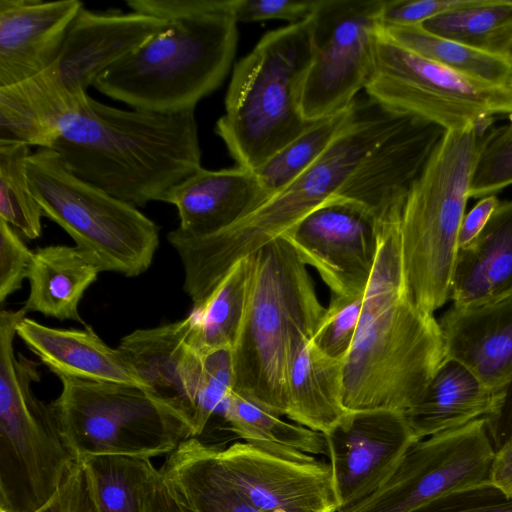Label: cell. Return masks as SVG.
<instances>
[{
    "instance_id": "obj_1",
    "label": "cell",
    "mask_w": 512,
    "mask_h": 512,
    "mask_svg": "<svg viewBox=\"0 0 512 512\" xmlns=\"http://www.w3.org/2000/svg\"><path fill=\"white\" fill-rule=\"evenodd\" d=\"M401 208L378 220L375 261L343 361L347 411H406L447 360L438 320L413 297L402 257Z\"/></svg>"
},
{
    "instance_id": "obj_2",
    "label": "cell",
    "mask_w": 512,
    "mask_h": 512,
    "mask_svg": "<svg viewBox=\"0 0 512 512\" xmlns=\"http://www.w3.org/2000/svg\"><path fill=\"white\" fill-rule=\"evenodd\" d=\"M78 178L133 206L163 195L201 168L194 109H119L89 95L53 148Z\"/></svg>"
},
{
    "instance_id": "obj_3",
    "label": "cell",
    "mask_w": 512,
    "mask_h": 512,
    "mask_svg": "<svg viewBox=\"0 0 512 512\" xmlns=\"http://www.w3.org/2000/svg\"><path fill=\"white\" fill-rule=\"evenodd\" d=\"M133 10L168 26L103 71L93 86L133 109H195L216 90L233 62L238 22L232 0H128Z\"/></svg>"
},
{
    "instance_id": "obj_4",
    "label": "cell",
    "mask_w": 512,
    "mask_h": 512,
    "mask_svg": "<svg viewBox=\"0 0 512 512\" xmlns=\"http://www.w3.org/2000/svg\"><path fill=\"white\" fill-rule=\"evenodd\" d=\"M243 321L232 347L233 390L279 416L287 411V382L300 345L325 312L308 266L280 237L251 255Z\"/></svg>"
},
{
    "instance_id": "obj_5",
    "label": "cell",
    "mask_w": 512,
    "mask_h": 512,
    "mask_svg": "<svg viewBox=\"0 0 512 512\" xmlns=\"http://www.w3.org/2000/svg\"><path fill=\"white\" fill-rule=\"evenodd\" d=\"M410 116L369 97L356 99L352 120L310 168L231 225L188 240V255L196 271L216 284L238 261L283 237L336 196L363 156Z\"/></svg>"
},
{
    "instance_id": "obj_6",
    "label": "cell",
    "mask_w": 512,
    "mask_h": 512,
    "mask_svg": "<svg viewBox=\"0 0 512 512\" xmlns=\"http://www.w3.org/2000/svg\"><path fill=\"white\" fill-rule=\"evenodd\" d=\"M311 61L309 18L266 33L236 63L215 132L237 166L255 171L313 122L301 107Z\"/></svg>"
},
{
    "instance_id": "obj_7",
    "label": "cell",
    "mask_w": 512,
    "mask_h": 512,
    "mask_svg": "<svg viewBox=\"0 0 512 512\" xmlns=\"http://www.w3.org/2000/svg\"><path fill=\"white\" fill-rule=\"evenodd\" d=\"M490 126L446 131L401 210L408 284L416 302L433 314L450 299L458 233L474 165Z\"/></svg>"
},
{
    "instance_id": "obj_8",
    "label": "cell",
    "mask_w": 512,
    "mask_h": 512,
    "mask_svg": "<svg viewBox=\"0 0 512 512\" xmlns=\"http://www.w3.org/2000/svg\"><path fill=\"white\" fill-rule=\"evenodd\" d=\"M23 309L0 313V512H34L57 491L78 463L61 435L50 404L31 385L38 364L13 341Z\"/></svg>"
},
{
    "instance_id": "obj_9",
    "label": "cell",
    "mask_w": 512,
    "mask_h": 512,
    "mask_svg": "<svg viewBox=\"0 0 512 512\" xmlns=\"http://www.w3.org/2000/svg\"><path fill=\"white\" fill-rule=\"evenodd\" d=\"M31 191L43 216L62 227L100 272L144 273L159 245V227L135 206L75 176L53 149L27 160Z\"/></svg>"
},
{
    "instance_id": "obj_10",
    "label": "cell",
    "mask_w": 512,
    "mask_h": 512,
    "mask_svg": "<svg viewBox=\"0 0 512 512\" xmlns=\"http://www.w3.org/2000/svg\"><path fill=\"white\" fill-rule=\"evenodd\" d=\"M58 378L62 390L50 405L77 462L98 455L156 457L194 437L185 418L144 388Z\"/></svg>"
},
{
    "instance_id": "obj_11",
    "label": "cell",
    "mask_w": 512,
    "mask_h": 512,
    "mask_svg": "<svg viewBox=\"0 0 512 512\" xmlns=\"http://www.w3.org/2000/svg\"><path fill=\"white\" fill-rule=\"evenodd\" d=\"M368 97L396 112L414 115L446 131L491 125L512 116V93L447 69L399 45L379 29Z\"/></svg>"
},
{
    "instance_id": "obj_12",
    "label": "cell",
    "mask_w": 512,
    "mask_h": 512,
    "mask_svg": "<svg viewBox=\"0 0 512 512\" xmlns=\"http://www.w3.org/2000/svg\"><path fill=\"white\" fill-rule=\"evenodd\" d=\"M385 0H320L310 18L312 61L301 98L306 120L350 107L373 69Z\"/></svg>"
},
{
    "instance_id": "obj_13",
    "label": "cell",
    "mask_w": 512,
    "mask_h": 512,
    "mask_svg": "<svg viewBox=\"0 0 512 512\" xmlns=\"http://www.w3.org/2000/svg\"><path fill=\"white\" fill-rule=\"evenodd\" d=\"M494 452L485 418L418 440L381 488L337 512H410L487 482Z\"/></svg>"
},
{
    "instance_id": "obj_14",
    "label": "cell",
    "mask_w": 512,
    "mask_h": 512,
    "mask_svg": "<svg viewBox=\"0 0 512 512\" xmlns=\"http://www.w3.org/2000/svg\"><path fill=\"white\" fill-rule=\"evenodd\" d=\"M207 464L252 504L266 512H337L340 507L329 463L293 457L237 441L226 448L196 438Z\"/></svg>"
},
{
    "instance_id": "obj_15",
    "label": "cell",
    "mask_w": 512,
    "mask_h": 512,
    "mask_svg": "<svg viewBox=\"0 0 512 512\" xmlns=\"http://www.w3.org/2000/svg\"><path fill=\"white\" fill-rule=\"evenodd\" d=\"M378 220L362 205L332 197L283 237L307 266L317 270L331 294L365 292L377 249Z\"/></svg>"
},
{
    "instance_id": "obj_16",
    "label": "cell",
    "mask_w": 512,
    "mask_h": 512,
    "mask_svg": "<svg viewBox=\"0 0 512 512\" xmlns=\"http://www.w3.org/2000/svg\"><path fill=\"white\" fill-rule=\"evenodd\" d=\"M323 435L340 503L338 510L381 488L416 442L404 411L388 409L348 411Z\"/></svg>"
},
{
    "instance_id": "obj_17",
    "label": "cell",
    "mask_w": 512,
    "mask_h": 512,
    "mask_svg": "<svg viewBox=\"0 0 512 512\" xmlns=\"http://www.w3.org/2000/svg\"><path fill=\"white\" fill-rule=\"evenodd\" d=\"M167 26L165 19L146 13H97L82 6L58 58L46 71L66 94L82 102L88 96L87 88L103 71Z\"/></svg>"
},
{
    "instance_id": "obj_18",
    "label": "cell",
    "mask_w": 512,
    "mask_h": 512,
    "mask_svg": "<svg viewBox=\"0 0 512 512\" xmlns=\"http://www.w3.org/2000/svg\"><path fill=\"white\" fill-rule=\"evenodd\" d=\"M445 133L441 126L411 115L363 156L337 195L362 205L377 220L403 207Z\"/></svg>"
},
{
    "instance_id": "obj_19",
    "label": "cell",
    "mask_w": 512,
    "mask_h": 512,
    "mask_svg": "<svg viewBox=\"0 0 512 512\" xmlns=\"http://www.w3.org/2000/svg\"><path fill=\"white\" fill-rule=\"evenodd\" d=\"M188 332L186 317L153 328L137 329L124 336L117 348L135 370L145 390L178 412L192 427L202 354L190 344Z\"/></svg>"
},
{
    "instance_id": "obj_20",
    "label": "cell",
    "mask_w": 512,
    "mask_h": 512,
    "mask_svg": "<svg viewBox=\"0 0 512 512\" xmlns=\"http://www.w3.org/2000/svg\"><path fill=\"white\" fill-rule=\"evenodd\" d=\"M82 6L79 0H0V88L47 70Z\"/></svg>"
},
{
    "instance_id": "obj_21",
    "label": "cell",
    "mask_w": 512,
    "mask_h": 512,
    "mask_svg": "<svg viewBox=\"0 0 512 512\" xmlns=\"http://www.w3.org/2000/svg\"><path fill=\"white\" fill-rule=\"evenodd\" d=\"M447 360L493 389L512 382V293L493 302L451 306L438 320Z\"/></svg>"
},
{
    "instance_id": "obj_22",
    "label": "cell",
    "mask_w": 512,
    "mask_h": 512,
    "mask_svg": "<svg viewBox=\"0 0 512 512\" xmlns=\"http://www.w3.org/2000/svg\"><path fill=\"white\" fill-rule=\"evenodd\" d=\"M268 197L255 172L236 165L201 167L167 190L161 201L177 208L180 234L200 237L231 225Z\"/></svg>"
},
{
    "instance_id": "obj_23",
    "label": "cell",
    "mask_w": 512,
    "mask_h": 512,
    "mask_svg": "<svg viewBox=\"0 0 512 512\" xmlns=\"http://www.w3.org/2000/svg\"><path fill=\"white\" fill-rule=\"evenodd\" d=\"M17 335L58 377L145 389L123 353L107 345L89 325L84 329H60L25 317L17 326Z\"/></svg>"
},
{
    "instance_id": "obj_24",
    "label": "cell",
    "mask_w": 512,
    "mask_h": 512,
    "mask_svg": "<svg viewBox=\"0 0 512 512\" xmlns=\"http://www.w3.org/2000/svg\"><path fill=\"white\" fill-rule=\"evenodd\" d=\"M512 293V201L498 205L479 235L457 251L450 289L454 307L499 300Z\"/></svg>"
},
{
    "instance_id": "obj_25",
    "label": "cell",
    "mask_w": 512,
    "mask_h": 512,
    "mask_svg": "<svg viewBox=\"0 0 512 512\" xmlns=\"http://www.w3.org/2000/svg\"><path fill=\"white\" fill-rule=\"evenodd\" d=\"M505 389L490 388L461 364L446 360L420 400L404 413L418 441L495 414Z\"/></svg>"
},
{
    "instance_id": "obj_26",
    "label": "cell",
    "mask_w": 512,
    "mask_h": 512,
    "mask_svg": "<svg viewBox=\"0 0 512 512\" xmlns=\"http://www.w3.org/2000/svg\"><path fill=\"white\" fill-rule=\"evenodd\" d=\"M343 359L326 355L306 339L289 369L287 411L294 423L328 433L347 413L344 406Z\"/></svg>"
},
{
    "instance_id": "obj_27",
    "label": "cell",
    "mask_w": 512,
    "mask_h": 512,
    "mask_svg": "<svg viewBox=\"0 0 512 512\" xmlns=\"http://www.w3.org/2000/svg\"><path fill=\"white\" fill-rule=\"evenodd\" d=\"M100 270L76 246L50 245L32 251L26 313L83 323L79 303Z\"/></svg>"
},
{
    "instance_id": "obj_28",
    "label": "cell",
    "mask_w": 512,
    "mask_h": 512,
    "mask_svg": "<svg viewBox=\"0 0 512 512\" xmlns=\"http://www.w3.org/2000/svg\"><path fill=\"white\" fill-rule=\"evenodd\" d=\"M159 471L172 492L196 512H266L207 464L195 437L181 442Z\"/></svg>"
},
{
    "instance_id": "obj_29",
    "label": "cell",
    "mask_w": 512,
    "mask_h": 512,
    "mask_svg": "<svg viewBox=\"0 0 512 512\" xmlns=\"http://www.w3.org/2000/svg\"><path fill=\"white\" fill-rule=\"evenodd\" d=\"M221 416L228 430L245 442L278 454L303 457L325 455L324 435L297 423H289L272 411L234 390L230 393Z\"/></svg>"
},
{
    "instance_id": "obj_30",
    "label": "cell",
    "mask_w": 512,
    "mask_h": 512,
    "mask_svg": "<svg viewBox=\"0 0 512 512\" xmlns=\"http://www.w3.org/2000/svg\"><path fill=\"white\" fill-rule=\"evenodd\" d=\"M251 257L234 264L211 294L187 316L188 340L199 353L233 347L246 310Z\"/></svg>"
},
{
    "instance_id": "obj_31",
    "label": "cell",
    "mask_w": 512,
    "mask_h": 512,
    "mask_svg": "<svg viewBox=\"0 0 512 512\" xmlns=\"http://www.w3.org/2000/svg\"><path fill=\"white\" fill-rule=\"evenodd\" d=\"M99 512H144L159 474L147 457L98 455L83 459Z\"/></svg>"
},
{
    "instance_id": "obj_32",
    "label": "cell",
    "mask_w": 512,
    "mask_h": 512,
    "mask_svg": "<svg viewBox=\"0 0 512 512\" xmlns=\"http://www.w3.org/2000/svg\"><path fill=\"white\" fill-rule=\"evenodd\" d=\"M420 26L437 36L500 56L512 39V0H472Z\"/></svg>"
},
{
    "instance_id": "obj_33",
    "label": "cell",
    "mask_w": 512,
    "mask_h": 512,
    "mask_svg": "<svg viewBox=\"0 0 512 512\" xmlns=\"http://www.w3.org/2000/svg\"><path fill=\"white\" fill-rule=\"evenodd\" d=\"M381 28L393 41L430 61L463 76L504 86L509 62L503 57L437 36L420 25Z\"/></svg>"
},
{
    "instance_id": "obj_34",
    "label": "cell",
    "mask_w": 512,
    "mask_h": 512,
    "mask_svg": "<svg viewBox=\"0 0 512 512\" xmlns=\"http://www.w3.org/2000/svg\"><path fill=\"white\" fill-rule=\"evenodd\" d=\"M355 102L343 111L313 121L254 171L269 197L294 181L328 150L352 120Z\"/></svg>"
},
{
    "instance_id": "obj_35",
    "label": "cell",
    "mask_w": 512,
    "mask_h": 512,
    "mask_svg": "<svg viewBox=\"0 0 512 512\" xmlns=\"http://www.w3.org/2000/svg\"><path fill=\"white\" fill-rule=\"evenodd\" d=\"M29 147L22 142L0 140V219L33 240L42 234L43 212L27 175Z\"/></svg>"
},
{
    "instance_id": "obj_36",
    "label": "cell",
    "mask_w": 512,
    "mask_h": 512,
    "mask_svg": "<svg viewBox=\"0 0 512 512\" xmlns=\"http://www.w3.org/2000/svg\"><path fill=\"white\" fill-rule=\"evenodd\" d=\"M512 185V121L489 129L481 144L469 187V197L496 195Z\"/></svg>"
},
{
    "instance_id": "obj_37",
    "label": "cell",
    "mask_w": 512,
    "mask_h": 512,
    "mask_svg": "<svg viewBox=\"0 0 512 512\" xmlns=\"http://www.w3.org/2000/svg\"><path fill=\"white\" fill-rule=\"evenodd\" d=\"M202 354V372L192 421L194 437L200 435L210 418L221 414L234 388L231 348L209 350Z\"/></svg>"
},
{
    "instance_id": "obj_38",
    "label": "cell",
    "mask_w": 512,
    "mask_h": 512,
    "mask_svg": "<svg viewBox=\"0 0 512 512\" xmlns=\"http://www.w3.org/2000/svg\"><path fill=\"white\" fill-rule=\"evenodd\" d=\"M364 293L331 294L328 306L313 335V342L326 355L343 359L351 348L362 311Z\"/></svg>"
},
{
    "instance_id": "obj_39",
    "label": "cell",
    "mask_w": 512,
    "mask_h": 512,
    "mask_svg": "<svg viewBox=\"0 0 512 512\" xmlns=\"http://www.w3.org/2000/svg\"><path fill=\"white\" fill-rule=\"evenodd\" d=\"M410 512H512V498L487 481L439 497Z\"/></svg>"
},
{
    "instance_id": "obj_40",
    "label": "cell",
    "mask_w": 512,
    "mask_h": 512,
    "mask_svg": "<svg viewBox=\"0 0 512 512\" xmlns=\"http://www.w3.org/2000/svg\"><path fill=\"white\" fill-rule=\"evenodd\" d=\"M31 258L32 251L21 237L0 219V303L21 288Z\"/></svg>"
},
{
    "instance_id": "obj_41",
    "label": "cell",
    "mask_w": 512,
    "mask_h": 512,
    "mask_svg": "<svg viewBox=\"0 0 512 512\" xmlns=\"http://www.w3.org/2000/svg\"><path fill=\"white\" fill-rule=\"evenodd\" d=\"M320 0H232L236 21L256 22L280 19L290 24L308 20Z\"/></svg>"
},
{
    "instance_id": "obj_42",
    "label": "cell",
    "mask_w": 512,
    "mask_h": 512,
    "mask_svg": "<svg viewBox=\"0 0 512 512\" xmlns=\"http://www.w3.org/2000/svg\"><path fill=\"white\" fill-rule=\"evenodd\" d=\"M472 0H385L381 26H418L447 11L468 5Z\"/></svg>"
},
{
    "instance_id": "obj_43",
    "label": "cell",
    "mask_w": 512,
    "mask_h": 512,
    "mask_svg": "<svg viewBox=\"0 0 512 512\" xmlns=\"http://www.w3.org/2000/svg\"><path fill=\"white\" fill-rule=\"evenodd\" d=\"M34 512H99L82 462L76 464L53 496Z\"/></svg>"
},
{
    "instance_id": "obj_44",
    "label": "cell",
    "mask_w": 512,
    "mask_h": 512,
    "mask_svg": "<svg viewBox=\"0 0 512 512\" xmlns=\"http://www.w3.org/2000/svg\"><path fill=\"white\" fill-rule=\"evenodd\" d=\"M499 204L496 195H489L481 198L465 213L458 233V249L466 247L479 235Z\"/></svg>"
},
{
    "instance_id": "obj_45",
    "label": "cell",
    "mask_w": 512,
    "mask_h": 512,
    "mask_svg": "<svg viewBox=\"0 0 512 512\" xmlns=\"http://www.w3.org/2000/svg\"><path fill=\"white\" fill-rule=\"evenodd\" d=\"M488 482L507 498H512V437L495 450Z\"/></svg>"
},
{
    "instance_id": "obj_46",
    "label": "cell",
    "mask_w": 512,
    "mask_h": 512,
    "mask_svg": "<svg viewBox=\"0 0 512 512\" xmlns=\"http://www.w3.org/2000/svg\"><path fill=\"white\" fill-rule=\"evenodd\" d=\"M144 512H196L180 500L159 472L146 500Z\"/></svg>"
},
{
    "instance_id": "obj_47",
    "label": "cell",
    "mask_w": 512,
    "mask_h": 512,
    "mask_svg": "<svg viewBox=\"0 0 512 512\" xmlns=\"http://www.w3.org/2000/svg\"><path fill=\"white\" fill-rule=\"evenodd\" d=\"M500 56L505 58L507 61H512V39L503 48Z\"/></svg>"
},
{
    "instance_id": "obj_48",
    "label": "cell",
    "mask_w": 512,
    "mask_h": 512,
    "mask_svg": "<svg viewBox=\"0 0 512 512\" xmlns=\"http://www.w3.org/2000/svg\"><path fill=\"white\" fill-rule=\"evenodd\" d=\"M509 62V72L504 83V87L512 93V61Z\"/></svg>"
}]
</instances>
